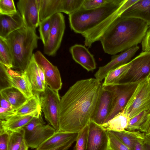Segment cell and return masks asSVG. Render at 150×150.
I'll return each mask as SVG.
<instances>
[{
    "instance_id": "obj_1",
    "label": "cell",
    "mask_w": 150,
    "mask_h": 150,
    "mask_svg": "<svg viewBox=\"0 0 150 150\" xmlns=\"http://www.w3.org/2000/svg\"><path fill=\"white\" fill-rule=\"evenodd\" d=\"M102 84L95 78L82 79L70 87L60 99L57 132L78 133L95 112Z\"/></svg>"
},
{
    "instance_id": "obj_2",
    "label": "cell",
    "mask_w": 150,
    "mask_h": 150,
    "mask_svg": "<svg viewBox=\"0 0 150 150\" xmlns=\"http://www.w3.org/2000/svg\"><path fill=\"white\" fill-rule=\"evenodd\" d=\"M149 28L142 19L121 15L107 29L100 41L105 53L115 55L142 42Z\"/></svg>"
},
{
    "instance_id": "obj_3",
    "label": "cell",
    "mask_w": 150,
    "mask_h": 150,
    "mask_svg": "<svg viewBox=\"0 0 150 150\" xmlns=\"http://www.w3.org/2000/svg\"><path fill=\"white\" fill-rule=\"evenodd\" d=\"M125 0H112L106 5L94 9L81 8L69 15L71 29L82 35L89 32L115 15Z\"/></svg>"
},
{
    "instance_id": "obj_4",
    "label": "cell",
    "mask_w": 150,
    "mask_h": 150,
    "mask_svg": "<svg viewBox=\"0 0 150 150\" xmlns=\"http://www.w3.org/2000/svg\"><path fill=\"white\" fill-rule=\"evenodd\" d=\"M6 38L13 55V68L24 72L33 54V50L37 47L40 37L35 30L24 26L11 33Z\"/></svg>"
},
{
    "instance_id": "obj_5",
    "label": "cell",
    "mask_w": 150,
    "mask_h": 150,
    "mask_svg": "<svg viewBox=\"0 0 150 150\" xmlns=\"http://www.w3.org/2000/svg\"><path fill=\"white\" fill-rule=\"evenodd\" d=\"M150 110V80L148 76L140 81L123 110L130 119L141 112Z\"/></svg>"
},
{
    "instance_id": "obj_6",
    "label": "cell",
    "mask_w": 150,
    "mask_h": 150,
    "mask_svg": "<svg viewBox=\"0 0 150 150\" xmlns=\"http://www.w3.org/2000/svg\"><path fill=\"white\" fill-rule=\"evenodd\" d=\"M39 96L42 111L45 120L57 132L60 99L58 91L47 86L45 91Z\"/></svg>"
},
{
    "instance_id": "obj_7",
    "label": "cell",
    "mask_w": 150,
    "mask_h": 150,
    "mask_svg": "<svg viewBox=\"0 0 150 150\" xmlns=\"http://www.w3.org/2000/svg\"><path fill=\"white\" fill-rule=\"evenodd\" d=\"M51 29L47 41L44 45V52L51 56H54L59 48L65 28L64 17L62 13L51 16Z\"/></svg>"
},
{
    "instance_id": "obj_8",
    "label": "cell",
    "mask_w": 150,
    "mask_h": 150,
    "mask_svg": "<svg viewBox=\"0 0 150 150\" xmlns=\"http://www.w3.org/2000/svg\"><path fill=\"white\" fill-rule=\"evenodd\" d=\"M131 61V67L120 83L139 82L150 74V51L142 52Z\"/></svg>"
},
{
    "instance_id": "obj_9",
    "label": "cell",
    "mask_w": 150,
    "mask_h": 150,
    "mask_svg": "<svg viewBox=\"0 0 150 150\" xmlns=\"http://www.w3.org/2000/svg\"><path fill=\"white\" fill-rule=\"evenodd\" d=\"M139 82L123 83L108 86L113 92V98L112 110L107 122L123 110Z\"/></svg>"
},
{
    "instance_id": "obj_10",
    "label": "cell",
    "mask_w": 150,
    "mask_h": 150,
    "mask_svg": "<svg viewBox=\"0 0 150 150\" xmlns=\"http://www.w3.org/2000/svg\"><path fill=\"white\" fill-rule=\"evenodd\" d=\"M36 62L43 70L47 85L52 90L59 91L62 82L60 72L57 67L53 65L39 50L34 53Z\"/></svg>"
},
{
    "instance_id": "obj_11",
    "label": "cell",
    "mask_w": 150,
    "mask_h": 150,
    "mask_svg": "<svg viewBox=\"0 0 150 150\" xmlns=\"http://www.w3.org/2000/svg\"><path fill=\"white\" fill-rule=\"evenodd\" d=\"M86 150H109L108 131L92 120L88 123Z\"/></svg>"
},
{
    "instance_id": "obj_12",
    "label": "cell",
    "mask_w": 150,
    "mask_h": 150,
    "mask_svg": "<svg viewBox=\"0 0 150 150\" xmlns=\"http://www.w3.org/2000/svg\"><path fill=\"white\" fill-rule=\"evenodd\" d=\"M113 93L108 86H103L100 97L91 120L100 125L107 122L112 110Z\"/></svg>"
},
{
    "instance_id": "obj_13",
    "label": "cell",
    "mask_w": 150,
    "mask_h": 150,
    "mask_svg": "<svg viewBox=\"0 0 150 150\" xmlns=\"http://www.w3.org/2000/svg\"><path fill=\"white\" fill-rule=\"evenodd\" d=\"M17 6L22 17L24 26L35 30L40 23L37 0H19Z\"/></svg>"
},
{
    "instance_id": "obj_14",
    "label": "cell",
    "mask_w": 150,
    "mask_h": 150,
    "mask_svg": "<svg viewBox=\"0 0 150 150\" xmlns=\"http://www.w3.org/2000/svg\"><path fill=\"white\" fill-rule=\"evenodd\" d=\"M139 49V47L136 46L112 56L109 62L99 68L94 75L95 79L100 82L110 71L129 62Z\"/></svg>"
},
{
    "instance_id": "obj_15",
    "label": "cell",
    "mask_w": 150,
    "mask_h": 150,
    "mask_svg": "<svg viewBox=\"0 0 150 150\" xmlns=\"http://www.w3.org/2000/svg\"><path fill=\"white\" fill-rule=\"evenodd\" d=\"M55 132L49 125H40L30 132H24V140L29 148L36 149Z\"/></svg>"
},
{
    "instance_id": "obj_16",
    "label": "cell",
    "mask_w": 150,
    "mask_h": 150,
    "mask_svg": "<svg viewBox=\"0 0 150 150\" xmlns=\"http://www.w3.org/2000/svg\"><path fill=\"white\" fill-rule=\"evenodd\" d=\"M85 46L76 44L70 48V52L73 59L88 71H93L96 64L93 55Z\"/></svg>"
},
{
    "instance_id": "obj_17",
    "label": "cell",
    "mask_w": 150,
    "mask_h": 150,
    "mask_svg": "<svg viewBox=\"0 0 150 150\" xmlns=\"http://www.w3.org/2000/svg\"><path fill=\"white\" fill-rule=\"evenodd\" d=\"M24 26L18 11L12 16L0 14V37L6 38L11 33Z\"/></svg>"
},
{
    "instance_id": "obj_18",
    "label": "cell",
    "mask_w": 150,
    "mask_h": 150,
    "mask_svg": "<svg viewBox=\"0 0 150 150\" xmlns=\"http://www.w3.org/2000/svg\"><path fill=\"white\" fill-rule=\"evenodd\" d=\"M38 112L24 115H13L4 120H0V129L8 132L17 131L22 129L35 117L41 114Z\"/></svg>"
},
{
    "instance_id": "obj_19",
    "label": "cell",
    "mask_w": 150,
    "mask_h": 150,
    "mask_svg": "<svg viewBox=\"0 0 150 150\" xmlns=\"http://www.w3.org/2000/svg\"><path fill=\"white\" fill-rule=\"evenodd\" d=\"M121 15L142 19L150 25V0H138Z\"/></svg>"
},
{
    "instance_id": "obj_20",
    "label": "cell",
    "mask_w": 150,
    "mask_h": 150,
    "mask_svg": "<svg viewBox=\"0 0 150 150\" xmlns=\"http://www.w3.org/2000/svg\"><path fill=\"white\" fill-rule=\"evenodd\" d=\"M12 86L20 90L29 99L34 95L32 85L25 72L8 69Z\"/></svg>"
},
{
    "instance_id": "obj_21",
    "label": "cell",
    "mask_w": 150,
    "mask_h": 150,
    "mask_svg": "<svg viewBox=\"0 0 150 150\" xmlns=\"http://www.w3.org/2000/svg\"><path fill=\"white\" fill-rule=\"evenodd\" d=\"M40 23L53 15L63 12V0H37Z\"/></svg>"
},
{
    "instance_id": "obj_22",
    "label": "cell",
    "mask_w": 150,
    "mask_h": 150,
    "mask_svg": "<svg viewBox=\"0 0 150 150\" xmlns=\"http://www.w3.org/2000/svg\"><path fill=\"white\" fill-rule=\"evenodd\" d=\"M109 131L130 150H134L137 144L144 140L145 133L139 130Z\"/></svg>"
},
{
    "instance_id": "obj_23",
    "label": "cell",
    "mask_w": 150,
    "mask_h": 150,
    "mask_svg": "<svg viewBox=\"0 0 150 150\" xmlns=\"http://www.w3.org/2000/svg\"><path fill=\"white\" fill-rule=\"evenodd\" d=\"M78 134V133L55 132L36 149L45 150L54 148L77 138Z\"/></svg>"
},
{
    "instance_id": "obj_24",
    "label": "cell",
    "mask_w": 150,
    "mask_h": 150,
    "mask_svg": "<svg viewBox=\"0 0 150 150\" xmlns=\"http://www.w3.org/2000/svg\"><path fill=\"white\" fill-rule=\"evenodd\" d=\"M24 72L28 78L33 91L40 93L45 91V88L42 83L39 75L38 66L35 59L34 53Z\"/></svg>"
},
{
    "instance_id": "obj_25",
    "label": "cell",
    "mask_w": 150,
    "mask_h": 150,
    "mask_svg": "<svg viewBox=\"0 0 150 150\" xmlns=\"http://www.w3.org/2000/svg\"><path fill=\"white\" fill-rule=\"evenodd\" d=\"M129 120V115L122 110L108 121L100 125L107 131L120 132L126 130Z\"/></svg>"
},
{
    "instance_id": "obj_26",
    "label": "cell",
    "mask_w": 150,
    "mask_h": 150,
    "mask_svg": "<svg viewBox=\"0 0 150 150\" xmlns=\"http://www.w3.org/2000/svg\"><path fill=\"white\" fill-rule=\"evenodd\" d=\"M0 96L9 103L16 110L28 99L20 90L13 86L0 90Z\"/></svg>"
},
{
    "instance_id": "obj_27",
    "label": "cell",
    "mask_w": 150,
    "mask_h": 150,
    "mask_svg": "<svg viewBox=\"0 0 150 150\" xmlns=\"http://www.w3.org/2000/svg\"><path fill=\"white\" fill-rule=\"evenodd\" d=\"M131 64L130 61L110 71L105 77L102 86L113 85L120 83L125 77Z\"/></svg>"
},
{
    "instance_id": "obj_28",
    "label": "cell",
    "mask_w": 150,
    "mask_h": 150,
    "mask_svg": "<svg viewBox=\"0 0 150 150\" xmlns=\"http://www.w3.org/2000/svg\"><path fill=\"white\" fill-rule=\"evenodd\" d=\"M38 112H42L39 96L38 93H34V95L16 109L12 115H24Z\"/></svg>"
},
{
    "instance_id": "obj_29",
    "label": "cell",
    "mask_w": 150,
    "mask_h": 150,
    "mask_svg": "<svg viewBox=\"0 0 150 150\" xmlns=\"http://www.w3.org/2000/svg\"><path fill=\"white\" fill-rule=\"evenodd\" d=\"M12 52L6 38L0 37V63L8 69L13 67Z\"/></svg>"
},
{
    "instance_id": "obj_30",
    "label": "cell",
    "mask_w": 150,
    "mask_h": 150,
    "mask_svg": "<svg viewBox=\"0 0 150 150\" xmlns=\"http://www.w3.org/2000/svg\"><path fill=\"white\" fill-rule=\"evenodd\" d=\"M9 132L8 150H19L24 139V130L21 129Z\"/></svg>"
},
{
    "instance_id": "obj_31",
    "label": "cell",
    "mask_w": 150,
    "mask_h": 150,
    "mask_svg": "<svg viewBox=\"0 0 150 150\" xmlns=\"http://www.w3.org/2000/svg\"><path fill=\"white\" fill-rule=\"evenodd\" d=\"M150 110L143 111L130 119L126 130L130 131L139 130Z\"/></svg>"
},
{
    "instance_id": "obj_32",
    "label": "cell",
    "mask_w": 150,
    "mask_h": 150,
    "mask_svg": "<svg viewBox=\"0 0 150 150\" xmlns=\"http://www.w3.org/2000/svg\"><path fill=\"white\" fill-rule=\"evenodd\" d=\"M52 25L51 17L44 20L39 25L40 38L44 45L46 43L50 34Z\"/></svg>"
},
{
    "instance_id": "obj_33",
    "label": "cell",
    "mask_w": 150,
    "mask_h": 150,
    "mask_svg": "<svg viewBox=\"0 0 150 150\" xmlns=\"http://www.w3.org/2000/svg\"><path fill=\"white\" fill-rule=\"evenodd\" d=\"M88 132V125L78 133L74 150H86Z\"/></svg>"
},
{
    "instance_id": "obj_34",
    "label": "cell",
    "mask_w": 150,
    "mask_h": 150,
    "mask_svg": "<svg viewBox=\"0 0 150 150\" xmlns=\"http://www.w3.org/2000/svg\"><path fill=\"white\" fill-rule=\"evenodd\" d=\"M84 0H63V12L70 15L81 9Z\"/></svg>"
},
{
    "instance_id": "obj_35",
    "label": "cell",
    "mask_w": 150,
    "mask_h": 150,
    "mask_svg": "<svg viewBox=\"0 0 150 150\" xmlns=\"http://www.w3.org/2000/svg\"><path fill=\"white\" fill-rule=\"evenodd\" d=\"M17 12L13 0H0V14L12 16Z\"/></svg>"
},
{
    "instance_id": "obj_36",
    "label": "cell",
    "mask_w": 150,
    "mask_h": 150,
    "mask_svg": "<svg viewBox=\"0 0 150 150\" xmlns=\"http://www.w3.org/2000/svg\"><path fill=\"white\" fill-rule=\"evenodd\" d=\"M8 69L0 63V90L12 86L10 77Z\"/></svg>"
},
{
    "instance_id": "obj_37",
    "label": "cell",
    "mask_w": 150,
    "mask_h": 150,
    "mask_svg": "<svg viewBox=\"0 0 150 150\" xmlns=\"http://www.w3.org/2000/svg\"><path fill=\"white\" fill-rule=\"evenodd\" d=\"M112 0H84L82 8L90 10L104 6L112 1Z\"/></svg>"
},
{
    "instance_id": "obj_38",
    "label": "cell",
    "mask_w": 150,
    "mask_h": 150,
    "mask_svg": "<svg viewBox=\"0 0 150 150\" xmlns=\"http://www.w3.org/2000/svg\"><path fill=\"white\" fill-rule=\"evenodd\" d=\"M109 139L110 150H130L109 131H108Z\"/></svg>"
},
{
    "instance_id": "obj_39",
    "label": "cell",
    "mask_w": 150,
    "mask_h": 150,
    "mask_svg": "<svg viewBox=\"0 0 150 150\" xmlns=\"http://www.w3.org/2000/svg\"><path fill=\"white\" fill-rule=\"evenodd\" d=\"M45 124L41 114H40L34 117L22 129L24 132H28L32 131L37 127L45 125Z\"/></svg>"
},
{
    "instance_id": "obj_40",
    "label": "cell",
    "mask_w": 150,
    "mask_h": 150,
    "mask_svg": "<svg viewBox=\"0 0 150 150\" xmlns=\"http://www.w3.org/2000/svg\"><path fill=\"white\" fill-rule=\"evenodd\" d=\"M0 150H8L9 132L0 129Z\"/></svg>"
},
{
    "instance_id": "obj_41",
    "label": "cell",
    "mask_w": 150,
    "mask_h": 150,
    "mask_svg": "<svg viewBox=\"0 0 150 150\" xmlns=\"http://www.w3.org/2000/svg\"><path fill=\"white\" fill-rule=\"evenodd\" d=\"M142 45L143 51H150V30H148L142 42Z\"/></svg>"
},
{
    "instance_id": "obj_42",
    "label": "cell",
    "mask_w": 150,
    "mask_h": 150,
    "mask_svg": "<svg viewBox=\"0 0 150 150\" xmlns=\"http://www.w3.org/2000/svg\"><path fill=\"white\" fill-rule=\"evenodd\" d=\"M139 131L145 134L150 133V111L148 113L146 118L141 127Z\"/></svg>"
},
{
    "instance_id": "obj_43",
    "label": "cell",
    "mask_w": 150,
    "mask_h": 150,
    "mask_svg": "<svg viewBox=\"0 0 150 150\" xmlns=\"http://www.w3.org/2000/svg\"><path fill=\"white\" fill-rule=\"evenodd\" d=\"M76 138H74L63 144L53 148L45 150L36 149L35 150H67L71 146L73 143L76 141Z\"/></svg>"
},
{
    "instance_id": "obj_44",
    "label": "cell",
    "mask_w": 150,
    "mask_h": 150,
    "mask_svg": "<svg viewBox=\"0 0 150 150\" xmlns=\"http://www.w3.org/2000/svg\"><path fill=\"white\" fill-rule=\"evenodd\" d=\"M14 111L0 107V120H4L13 114Z\"/></svg>"
},
{
    "instance_id": "obj_45",
    "label": "cell",
    "mask_w": 150,
    "mask_h": 150,
    "mask_svg": "<svg viewBox=\"0 0 150 150\" xmlns=\"http://www.w3.org/2000/svg\"><path fill=\"white\" fill-rule=\"evenodd\" d=\"M0 107L13 111H15L16 109L9 103L0 96Z\"/></svg>"
},
{
    "instance_id": "obj_46",
    "label": "cell",
    "mask_w": 150,
    "mask_h": 150,
    "mask_svg": "<svg viewBox=\"0 0 150 150\" xmlns=\"http://www.w3.org/2000/svg\"><path fill=\"white\" fill-rule=\"evenodd\" d=\"M134 150H150V146L142 141L137 144Z\"/></svg>"
},
{
    "instance_id": "obj_47",
    "label": "cell",
    "mask_w": 150,
    "mask_h": 150,
    "mask_svg": "<svg viewBox=\"0 0 150 150\" xmlns=\"http://www.w3.org/2000/svg\"><path fill=\"white\" fill-rule=\"evenodd\" d=\"M38 72L41 80L43 86L45 88V87L47 85L46 82L44 72L40 66L38 65Z\"/></svg>"
},
{
    "instance_id": "obj_48",
    "label": "cell",
    "mask_w": 150,
    "mask_h": 150,
    "mask_svg": "<svg viewBox=\"0 0 150 150\" xmlns=\"http://www.w3.org/2000/svg\"><path fill=\"white\" fill-rule=\"evenodd\" d=\"M144 142L150 146V133L145 134Z\"/></svg>"
},
{
    "instance_id": "obj_49",
    "label": "cell",
    "mask_w": 150,
    "mask_h": 150,
    "mask_svg": "<svg viewBox=\"0 0 150 150\" xmlns=\"http://www.w3.org/2000/svg\"><path fill=\"white\" fill-rule=\"evenodd\" d=\"M28 147L25 144L24 139L23 141L21 146L19 150H28Z\"/></svg>"
},
{
    "instance_id": "obj_50",
    "label": "cell",
    "mask_w": 150,
    "mask_h": 150,
    "mask_svg": "<svg viewBox=\"0 0 150 150\" xmlns=\"http://www.w3.org/2000/svg\"><path fill=\"white\" fill-rule=\"evenodd\" d=\"M149 79L150 80V75L149 76Z\"/></svg>"
},
{
    "instance_id": "obj_51",
    "label": "cell",
    "mask_w": 150,
    "mask_h": 150,
    "mask_svg": "<svg viewBox=\"0 0 150 150\" xmlns=\"http://www.w3.org/2000/svg\"><path fill=\"white\" fill-rule=\"evenodd\" d=\"M149 30H150V25L149 26Z\"/></svg>"
},
{
    "instance_id": "obj_52",
    "label": "cell",
    "mask_w": 150,
    "mask_h": 150,
    "mask_svg": "<svg viewBox=\"0 0 150 150\" xmlns=\"http://www.w3.org/2000/svg\"><path fill=\"white\" fill-rule=\"evenodd\" d=\"M109 150H110L109 149Z\"/></svg>"
},
{
    "instance_id": "obj_53",
    "label": "cell",
    "mask_w": 150,
    "mask_h": 150,
    "mask_svg": "<svg viewBox=\"0 0 150 150\" xmlns=\"http://www.w3.org/2000/svg\"></svg>"
}]
</instances>
